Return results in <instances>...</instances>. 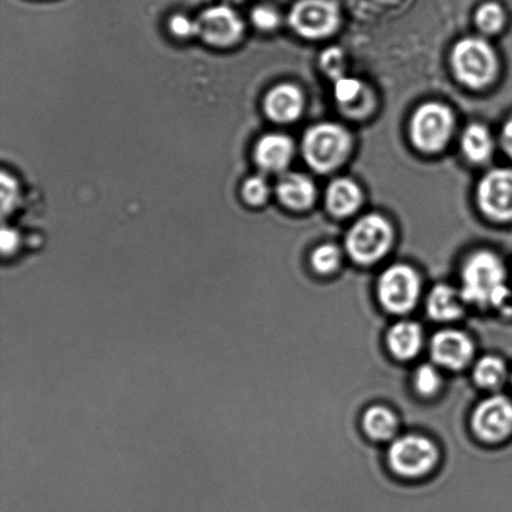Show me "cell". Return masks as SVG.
Returning <instances> with one entry per match:
<instances>
[{"label":"cell","instance_id":"obj_13","mask_svg":"<svg viewBox=\"0 0 512 512\" xmlns=\"http://www.w3.org/2000/svg\"><path fill=\"white\" fill-rule=\"evenodd\" d=\"M303 95L291 84H281L271 90L265 98V112L278 123L294 122L303 110Z\"/></svg>","mask_w":512,"mask_h":512},{"label":"cell","instance_id":"obj_8","mask_svg":"<svg viewBox=\"0 0 512 512\" xmlns=\"http://www.w3.org/2000/svg\"><path fill=\"white\" fill-rule=\"evenodd\" d=\"M290 24L305 38L328 37L339 25L338 5L330 0H301L290 13Z\"/></svg>","mask_w":512,"mask_h":512},{"label":"cell","instance_id":"obj_23","mask_svg":"<svg viewBox=\"0 0 512 512\" xmlns=\"http://www.w3.org/2000/svg\"><path fill=\"white\" fill-rule=\"evenodd\" d=\"M340 264V252L335 245L324 244L311 255V265L320 274L333 273Z\"/></svg>","mask_w":512,"mask_h":512},{"label":"cell","instance_id":"obj_12","mask_svg":"<svg viewBox=\"0 0 512 512\" xmlns=\"http://www.w3.org/2000/svg\"><path fill=\"white\" fill-rule=\"evenodd\" d=\"M431 355L436 363L445 368L463 369L473 358V341L458 330L440 331L431 341Z\"/></svg>","mask_w":512,"mask_h":512},{"label":"cell","instance_id":"obj_10","mask_svg":"<svg viewBox=\"0 0 512 512\" xmlns=\"http://www.w3.org/2000/svg\"><path fill=\"white\" fill-rule=\"evenodd\" d=\"M479 205L489 218L498 222L512 219V169H495L481 180Z\"/></svg>","mask_w":512,"mask_h":512},{"label":"cell","instance_id":"obj_11","mask_svg":"<svg viewBox=\"0 0 512 512\" xmlns=\"http://www.w3.org/2000/svg\"><path fill=\"white\" fill-rule=\"evenodd\" d=\"M195 27L197 35L217 47H228L237 43L244 30V24L238 14L223 5L205 10L195 20Z\"/></svg>","mask_w":512,"mask_h":512},{"label":"cell","instance_id":"obj_31","mask_svg":"<svg viewBox=\"0 0 512 512\" xmlns=\"http://www.w3.org/2000/svg\"><path fill=\"white\" fill-rule=\"evenodd\" d=\"M0 240H2V250L4 254L13 253L14 250L18 248L19 235L13 229L3 228Z\"/></svg>","mask_w":512,"mask_h":512},{"label":"cell","instance_id":"obj_18","mask_svg":"<svg viewBox=\"0 0 512 512\" xmlns=\"http://www.w3.org/2000/svg\"><path fill=\"white\" fill-rule=\"evenodd\" d=\"M426 308L430 318L438 321L455 320L463 313L458 294L448 285H438L431 290Z\"/></svg>","mask_w":512,"mask_h":512},{"label":"cell","instance_id":"obj_19","mask_svg":"<svg viewBox=\"0 0 512 512\" xmlns=\"http://www.w3.org/2000/svg\"><path fill=\"white\" fill-rule=\"evenodd\" d=\"M363 426L371 439L389 440L398 430V419L393 411L383 406H373L364 414Z\"/></svg>","mask_w":512,"mask_h":512},{"label":"cell","instance_id":"obj_17","mask_svg":"<svg viewBox=\"0 0 512 512\" xmlns=\"http://www.w3.org/2000/svg\"><path fill=\"white\" fill-rule=\"evenodd\" d=\"M423 344V330L413 321H400L389 330L388 345L391 354L400 360L414 358Z\"/></svg>","mask_w":512,"mask_h":512},{"label":"cell","instance_id":"obj_22","mask_svg":"<svg viewBox=\"0 0 512 512\" xmlns=\"http://www.w3.org/2000/svg\"><path fill=\"white\" fill-rule=\"evenodd\" d=\"M504 22V10L496 3H486L476 13V24L484 33H498Z\"/></svg>","mask_w":512,"mask_h":512},{"label":"cell","instance_id":"obj_5","mask_svg":"<svg viewBox=\"0 0 512 512\" xmlns=\"http://www.w3.org/2000/svg\"><path fill=\"white\" fill-rule=\"evenodd\" d=\"M453 125L454 118L449 108L439 103H426L416 110L411 119V139L423 152H439L448 143Z\"/></svg>","mask_w":512,"mask_h":512},{"label":"cell","instance_id":"obj_21","mask_svg":"<svg viewBox=\"0 0 512 512\" xmlns=\"http://www.w3.org/2000/svg\"><path fill=\"white\" fill-rule=\"evenodd\" d=\"M506 366L496 356H485L475 365L474 379L481 388L494 389L503 384L506 378Z\"/></svg>","mask_w":512,"mask_h":512},{"label":"cell","instance_id":"obj_30","mask_svg":"<svg viewBox=\"0 0 512 512\" xmlns=\"http://www.w3.org/2000/svg\"><path fill=\"white\" fill-rule=\"evenodd\" d=\"M170 29L175 35L178 37H192V35H197V27H195V22L190 20L185 15H174L172 19H170Z\"/></svg>","mask_w":512,"mask_h":512},{"label":"cell","instance_id":"obj_4","mask_svg":"<svg viewBox=\"0 0 512 512\" xmlns=\"http://www.w3.org/2000/svg\"><path fill=\"white\" fill-rule=\"evenodd\" d=\"M393 243V229L378 214L366 215L349 230L346 250L356 263L371 264L383 258Z\"/></svg>","mask_w":512,"mask_h":512},{"label":"cell","instance_id":"obj_25","mask_svg":"<svg viewBox=\"0 0 512 512\" xmlns=\"http://www.w3.org/2000/svg\"><path fill=\"white\" fill-rule=\"evenodd\" d=\"M415 386L420 394L433 395L440 386V376L431 365L420 366L415 374Z\"/></svg>","mask_w":512,"mask_h":512},{"label":"cell","instance_id":"obj_28","mask_svg":"<svg viewBox=\"0 0 512 512\" xmlns=\"http://www.w3.org/2000/svg\"><path fill=\"white\" fill-rule=\"evenodd\" d=\"M0 185H2V210L5 214L10 212V210L13 209L15 202H17L18 185L7 173L2 174Z\"/></svg>","mask_w":512,"mask_h":512},{"label":"cell","instance_id":"obj_6","mask_svg":"<svg viewBox=\"0 0 512 512\" xmlns=\"http://www.w3.org/2000/svg\"><path fill=\"white\" fill-rule=\"evenodd\" d=\"M439 453L429 439L406 435L395 440L389 450V464L396 474L419 478L428 474L438 463Z\"/></svg>","mask_w":512,"mask_h":512},{"label":"cell","instance_id":"obj_29","mask_svg":"<svg viewBox=\"0 0 512 512\" xmlns=\"http://www.w3.org/2000/svg\"><path fill=\"white\" fill-rule=\"evenodd\" d=\"M253 22L259 29L273 30L278 27L279 15L273 9L259 7L253 12Z\"/></svg>","mask_w":512,"mask_h":512},{"label":"cell","instance_id":"obj_32","mask_svg":"<svg viewBox=\"0 0 512 512\" xmlns=\"http://www.w3.org/2000/svg\"><path fill=\"white\" fill-rule=\"evenodd\" d=\"M501 143L505 152L512 158V118L504 125L503 134H501Z\"/></svg>","mask_w":512,"mask_h":512},{"label":"cell","instance_id":"obj_16","mask_svg":"<svg viewBox=\"0 0 512 512\" xmlns=\"http://www.w3.org/2000/svg\"><path fill=\"white\" fill-rule=\"evenodd\" d=\"M361 204V190L350 179H336L326 190V207L335 217L344 218L356 212Z\"/></svg>","mask_w":512,"mask_h":512},{"label":"cell","instance_id":"obj_7","mask_svg":"<svg viewBox=\"0 0 512 512\" xmlns=\"http://www.w3.org/2000/svg\"><path fill=\"white\" fill-rule=\"evenodd\" d=\"M379 299L390 313H408L418 303L420 279L410 266H391L379 279Z\"/></svg>","mask_w":512,"mask_h":512},{"label":"cell","instance_id":"obj_9","mask_svg":"<svg viewBox=\"0 0 512 512\" xmlns=\"http://www.w3.org/2000/svg\"><path fill=\"white\" fill-rule=\"evenodd\" d=\"M471 426L479 439L499 443L512 434V401L496 395L483 401L475 409Z\"/></svg>","mask_w":512,"mask_h":512},{"label":"cell","instance_id":"obj_26","mask_svg":"<svg viewBox=\"0 0 512 512\" xmlns=\"http://www.w3.org/2000/svg\"><path fill=\"white\" fill-rule=\"evenodd\" d=\"M321 68L330 75L331 78L339 79L344 77V54L340 48H329L321 54L320 59Z\"/></svg>","mask_w":512,"mask_h":512},{"label":"cell","instance_id":"obj_3","mask_svg":"<svg viewBox=\"0 0 512 512\" xmlns=\"http://www.w3.org/2000/svg\"><path fill=\"white\" fill-rule=\"evenodd\" d=\"M451 63L456 77L474 89L486 87L498 72V59L493 48L479 38H466L456 44Z\"/></svg>","mask_w":512,"mask_h":512},{"label":"cell","instance_id":"obj_14","mask_svg":"<svg viewBox=\"0 0 512 512\" xmlns=\"http://www.w3.org/2000/svg\"><path fill=\"white\" fill-rule=\"evenodd\" d=\"M294 144L281 134H268L259 140L255 148V160L268 172H281L293 158Z\"/></svg>","mask_w":512,"mask_h":512},{"label":"cell","instance_id":"obj_2","mask_svg":"<svg viewBox=\"0 0 512 512\" xmlns=\"http://www.w3.org/2000/svg\"><path fill=\"white\" fill-rule=\"evenodd\" d=\"M350 145V135L343 127L333 123H321L306 132L303 153L311 168L316 172L326 173L344 162Z\"/></svg>","mask_w":512,"mask_h":512},{"label":"cell","instance_id":"obj_20","mask_svg":"<svg viewBox=\"0 0 512 512\" xmlns=\"http://www.w3.org/2000/svg\"><path fill=\"white\" fill-rule=\"evenodd\" d=\"M463 149L466 157L474 163H484L493 153V140L488 129L480 124H473L463 135Z\"/></svg>","mask_w":512,"mask_h":512},{"label":"cell","instance_id":"obj_1","mask_svg":"<svg viewBox=\"0 0 512 512\" xmlns=\"http://www.w3.org/2000/svg\"><path fill=\"white\" fill-rule=\"evenodd\" d=\"M503 263L493 253L479 252L466 261L461 296L479 306L501 305L509 296Z\"/></svg>","mask_w":512,"mask_h":512},{"label":"cell","instance_id":"obj_15","mask_svg":"<svg viewBox=\"0 0 512 512\" xmlns=\"http://www.w3.org/2000/svg\"><path fill=\"white\" fill-rule=\"evenodd\" d=\"M280 202L294 210L308 209L315 200L313 182L305 175L291 173L284 175L276 185Z\"/></svg>","mask_w":512,"mask_h":512},{"label":"cell","instance_id":"obj_27","mask_svg":"<svg viewBox=\"0 0 512 512\" xmlns=\"http://www.w3.org/2000/svg\"><path fill=\"white\" fill-rule=\"evenodd\" d=\"M243 195L245 200L252 205H260L266 202L269 195V187L265 179L261 177H253L245 182L243 187Z\"/></svg>","mask_w":512,"mask_h":512},{"label":"cell","instance_id":"obj_24","mask_svg":"<svg viewBox=\"0 0 512 512\" xmlns=\"http://www.w3.org/2000/svg\"><path fill=\"white\" fill-rule=\"evenodd\" d=\"M334 92L339 103L350 107L363 94V84L355 78L341 77L335 80Z\"/></svg>","mask_w":512,"mask_h":512}]
</instances>
